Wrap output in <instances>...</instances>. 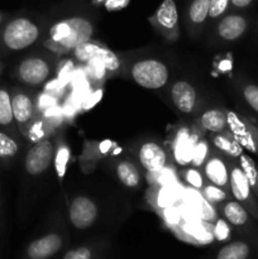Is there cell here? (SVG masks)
<instances>
[{"mask_svg": "<svg viewBox=\"0 0 258 259\" xmlns=\"http://www.w3.org/2000/svg\"><path fill=\"white\" fill-rule=\"evenodd\" d=\"M106 0H93V3L94 4H96V5H99V4H103L104 5V3H105Z\"/></svg>", "mask_w": 258, "mask_h": 259, "instance_id": "obj_41", "label": "cell"}, {"mask_svg": "<svg viewBox=\"0 0 258 259\" xmlns=\"http://www.w3.org/2000/svg\"><path fill=\"white\" fill-rule=\"evenodd\" d=\"M240 168L243 169L244 175L247 176L248 181H249L250 187H255L258 184V171L255 168V164L250 157L245 156V154H240Z\"/></svg>", "mask_w": 258, "mask_h": 259, "instance_id": "obj_24", "label": "cell"}, {"mask_svg": "<svg viewBox=\"0 0 258 259\" xmlns=\"http://www.w3.org/2000/svg\"><path fill=\"white\" fill-rule=\"evenodd\" d=\"M202 192H204V197L207 201L211 202H223L227 199V194L223 191L222 187L215 186V185H207V186L202 187Z\"/></svg>", "mask_w": 258, "mask_h": 259, "instance_id": "obj_30", "label": "cell"}, {"mask_svg": "<svg viewBox=\"0 0 258 259\" xmlns=\"http://www.w3.org/2000/svg\"><path fill=\"white\" fill-rule=\"evenodd\" d=\"M230 190L238 201L247 202L250 199V184L240 167H233L230 172Z\"/></svg>", "mask_w": 258, "mask_h": 259, "instance_id": "obj_14", "label": "cell"}, {"mask_svg": "<svg viewBox=\"0 0 258 259\" xmlns=\"http://www.w3.org/2000/svg\"><path fill=\"white\" fill-rule=\"evenodd\" d=\"M253 0H230V4L234 8H238V9H243V8H247L252 4Z\"/></svg>", "mask_w": 258, "mask_h": 259, "instance_id": "obj_39", "label": "cell"}, {"mask_svg": "<svg viewBox=\"0 0 258 259\" xmlns=\"http://www.w3.org/2000/svg\"><path fill=\"white\" fill-rule=\"evenodd\" d=\"M243 96H244L248 105H249L255 113H258V86L255 85L245 86L244 90H243Z\"/></svg>", "mask_w": 258, "mask_h": 259, "instance_id": "obj_33", "label": "cell"}, {"mask_svg": "<svg viewBox=\"0 0 258 259\" xmlns=\"http://www.w3.org/2000/svg\"><path fill=\"white\" fill-rule=\"evenodd\" d=\"M200 217L204 222L206 223H212L217 222V211L214 210V207L210 205V202L206 199L201 200V207H200Z\"/></svg>", "mask_w": 258, "mask_h": 259, "instance_id": "obj_34", "label": "cell"}, {"mask_svg": "<svg viewBox=\"0 0 258 259\" xmlns=\"http://www.w3.org/2000/svg\"><path fill=\"white\" fill-rule=\"evenodd\" d=\"M223 214L228 223L234 227H242L248 222V212L238 201H229L223 207Z\"/></svg>", "mask_w": 258, "mask_h": 259, "instance_id": "obj_19", "label": "cell"}, {"mask_svg": "<svg viewBox=\"0 0 258 259\" xmlns=\"http://www.w3.org/2000/svg\"><path fill=\"white\" fill-rule=\"evenodd\" d=\"M17 124L14 121L12 106V91L0 86V129L12 133Z\"/></svg>", "mask_w": 258, "mask_h": 259, "instance_id": "obj_15", "label": "cell"}, {"mask_svg": "<svg viewBox=\"0 0 258 259\" xmlns=\"http://www.w3.org/2000/svg\"><path fill=\"white\" fill-rule=\"evenodd\" d=\"M210 0H192L187 15L192 24L200 25L209 18Z\"/></svg>", "mask_w": 258, "mask_h": 259, "instance_id": "obj_22", "label": "cell"}, {"mask_svg": "<svg viewBox=\"0 0 258 259\" xmlns=\"http://www.w3.org/2000/svg\"><path fill=\"white\" fill-rule=\"evenodd\" d=\"M98 218V206L93 200L78 196L71 202L70 220L76 229H88Z\"/></svg>", "mask_w": 258, "mask_h": 259, "instance_id": "obj_6", "label": "cell"}, {"mask_svg": "<svg viewBox=\"0 0 258 259\" xmlns=\"http://www.w3.org/2000/svg\"><path fill=\"white\" fill-rule=\"evenodd\" d=\"M195 144H196L195 139L191 136H189L186 132L179 133L174 146L175 159L180 164L190 163L192 159V152H194Z\"/></svg>", "mask_w": 258, "mask_h": 259, "instance_id": "obj_16", "label": "cell"}, {"mask_svg": "<svg viewBox=\"0 0 258 259\" xmlns=\"http://www.w3.org/2000/svg\"><path fill=\"white\" fill-rule=\"evenodd\" d=\"M12 106L15 124L20 131H25L34 113L32 98L23 91H12Z\"/></svg>", "mask_w": 258, "mask_h": 259, "instance_id": "obj_7", "label": "cell"}, {"mask_svg": "<svg viewBox=\"0 0 258 259\" xmlns=\"http://www.w3.org/2000/svg\"><path fill=\"white\" fill-rule=\"evenodd\" d=\"M51 73V65L45 58L28 57L24 58L17 67V77L23 83L37 86L45 82Z\"/></svg>", "mask_w": 258, "mask_h": 259, "instance_id": "obj_5", "label": "cell"}, {"mask_svg": "<svg viewBox=\"0 0 258 259\" xmlns=\"http://www.w3.org/2000/svg\"><path fill=\"white\" fill-rule=\"evenodd\" d=\"M202 128L212 133H220L227 126V115L219 109H210L202 114L201 119Z\"/></svg>", "mask_w": 258, "mask_h": 259, "instance_id": "obj_18", "label": "cell"}, {"mask_svg": "<svg viewBox=\"0 0 258 259\" xmlns=\"http://www.w3.org/2000/svg\"><path fill=\"white\" fill-rule=\"evenodd\" d=\"M96 56L103 61L108 72H115V71H118L119 68H120V62H119L118 56H116L113 51L108 50V48H104L100 46V48H99L98 51V55Z\"/></svg>", "mask_w": 258, "mask_h": 259, "instance_id": "obj_25", "label": "cell"}, {"mask_svg": "<svg viewBox=\"0 0 258 259\" xmlns=\"http://www.w3.org/2000/svg\"><path fill=\"white\" fill-rule=\"evenodd\" d=\"M212 235L219 242H225L230 237V228L227 220L217 219L214 228H212Z\"/></svg>", "mask_w": 258, "mask_h": 259, "instance_id": "obj_31", "label": "cell"}, {"mask_svg": "<svg viewBox=\"0 0 258 259\" xmlns=\"http://www.w3.org/2000/svg\"><path fill=\"white\" fill-rule=\"evenodd\" d=\"M4 20H5V14L3 12H0V27H2V25H3Z\"/></svg>", "mask_w": 258, "mask_h": 259, "instance_id": "obj_40", "label": "cell"}, {"mask_svg": "<svg viewBox=\"0 0 258 259\" xmlns=\"http://www.w3.org/2000/svg\"><path fill=\"white\" fill-rule=\"evenodd\" d=\"M62 247V239L58 234H47L29 244L27 254L30 259H47L55 255Z\"/></svg>", "mask_w": 258, "mask_h": 259, "instance_id": "obj_9", "label": "cell"}, {"mask_svg": "<svg viewBox=\"0 0 258 259\" xmlns=\"http://www.w3.org/2000/svg\"><path fill=\"white\" fill-rule=\"evenodd\" d=\"M2 71H3V62L2 60H0V75H2Z\"/></svg>", "mask_w": 258, "mask_h": 259, "instance_id": "obj_42", "label": "cell"}, {"mask_svg": "<svg viewBox=\"0 0 258 259\" xmlns=\"http://www.w3.org/2000/svg\"><path fill=\"white\" fill-rule=\"evenodd\" d=\"M94 33V25L88 18L82 15H72L65 18L51 27V42L63 51H71L78 45L91 39Z\"/></svg>", "mask_w": 258, "mask_h": 259, "instance_id": "obj_1", "label": "cell"}, {"mask_svg": "<svg viewBox=\"0 0 258 259\" xmlns=\"http://www.w3.org/2000/svg\"><path fill=\"white\" fill-rule=\"evenodd\" d=\"M99 48H100V46L88 40V42L81 43L77 47L73 48V57L77 62L88 63L91 58L96 57Z\"/></svg>", "mask_w": 258, "mask_h": 259, "instance_id": "obj_23", "label": "cell"}, {"mask_svg": "<svg viewBox=\"0 0 258 259\" xmlns=\"http://www.w3.org/2000/svg\"><path fill=\"white\" fill-rule=\"evenodd\" d=\"M39 33V27L34 20L28 17H15L3 25L0 43L4 50L18 52L34 45Z\"/></svg>", "mask_w": 258, "mask_h": 259, "instance_id": "obj_2", "label": "cell"}, {"mask_svg": "<svg viewBox=\"0 0 258 259\" xmlns=\"http://www.w3.org/2000/svg\"><path fill=\"white\" fill-rule=\"evenodd\" d=\"M116 175H118L119 181L129 189H136L141 184V175L138 169L129 161L119 162L116 166Z\"/></svg>", "mask_w": 258, "mask_h": 259, "instance_id": "obj_17", "label": "cell"}, {"mask_svg": "<svg viewBox=\"0 0 258 259\" xmlns=\"http://www.w3.org/2000/svg\"><path fill=\"white\" fill-rule=\"evenodd\" d=\"M214 143L218 148L224 151L229 156L239 157L242 154V148H240V146L235 141H229V139L224 138V137L218 136L214 138Z\"/></svg>", "mask_w": 258, "mask_h": 259, "instance_id": "obj_26", "label": "cell"}, {"mask_svg": "<svg viewBox=\"0 0 258 259\" xmlns=\"http://www.w3.org/2000/svg\"><path fill=\"white\" fill-rule=\"evenodd\" d=\"M63 259H91V252L88 248H77L66 253Z\"/></svg>", "mask_w": 258, "mask_h": 259, "instance_id": "obj_37", "label": "cell"}, {"mask_svg": "<svg viewBox=\"0 0 258 259\" xmlns=\"http://www.w3.org/2000/svg\"><path fill=\"white\" fill-rule=\"evenodd\" d=\"M55 158V166L57 175L60 177H63L65 176L66 167H67L68 163V158H70V151H68L67 147L61 146L60 149L57 151V153H56Z\"/></svg>", "mask_w": 258, "mask_h": 259, "instance_id": "obj_29", "label": "cell"}, {"mask_svg": "<svg viewBox=\"0 0 258 259\" xmlns=\"http://www.w3.org/2000/svg\"><path fill=\"white\" fill-rule=\"evenodd\" d=\"M185 180H186L187 184L190 186H192L194 189H202L204 187V181H202V176L200 175L199 171H196L195 168L187 169L186 174H185Z\"/></svg>", "mask_w": 258, "mask_h": 259, "instance_id": "obj_35", "label": "cell"}, {"mask_svg": "<svg viewBox=\"0 0 258 259\" xmlns=\"http://www.w3.org/2000/svg\"><path fill=\"white\" fill-rule=\"evenodd\" d=\"M139 162L148 172H159L166 167L167 153L159 144L147 142L139 149Z\"/></svg>", "mask_w": 258, "mask_h": 259, "instance_id": "obj_8", "label": "cell"}, {"mask_svg": "<svg viewBox=\"0 0 258 259\" xmlns=\"http://www.w3.org/2000/svg\"><path fill=\"white\" fill-rule=\"evenodd\" d=\"M249 245L244 242H233L225 245L218 253V259H248Z\"/></svg>", "mask_w": 258, "mask_h": 259, "instance_id": "obj_21", "label": "cell"}, {"mask_svg": "<svg viewBox=\"0 0 258 259\" xmlns=\"http://www.w3.org/2000/svg\"><path fill=\"white\" fill-rule=\"evenodd\" d=\"M191 234L194 235V237H196L197 239L202 240V242H209V240H211V238H212L211 230L207 229L206 224L192 225Z\"/></svg>", "mask_w": 258, "mask_h": 259, "instance_id": "obj_36", "label": "cell"}, {"mask_svg": "<svg viewBox=\"0 0 258 259\" xmlns=\"http://www.w3.org/2000/svg\"><path fill=\"white\" fill-rule=\"evenodd\" d=\"M19 146L12 133L0 129V161L9 162L17 157Z\"/></svg>", "mask_w": 258, "mask_h": 259, "instance_id": "obj_20", "label": "cell"}, {"mask_svg": "<svg viewBox=\"0 0 258 259\" xmlns=\"http://www.w3.org/2000/svg\"><path fill=\"white\" fill-rule=\"evenodd\" d=\"M247 29V20L238 14H229L218 24V34L225 40H235Z\"/></svg>", "mask_w": 258, "mask_h": 259, "instance_id": "obj_12", "label": "cell"}, {"mask_svg": "<svg viewBox=\"0 0 258 259\" xmlns=\"http://www.w3.org/2000/svg\"><path fill=\"white\" fill-rule=\"evenodd\" d=\"M55 157V148L50 139H40L30 147L24 159L25 171L30 176H39L48 169Z\"/></svg>", "mask_w": 258, "mask_h": 259, "instance_id": "obj_4", "label": "cell"}, {"mask_svg": "<svg viewBox=\"0 0 258 259\" xmlns=\"http://www.w3.org/2000/svg\"><path fill=\"white\" fill-rule=\"evenodd\" d=\"M154 24L158 25L162 30L166 32H172L176 30L177 24H179V10L175 0H163L156 13L152 17Z\"/></svg>", "mask_w": 258, "mask_h": 259, "instance_id": "obj_11", "label": "cell"}, {"mask_svg": "<svg viewBox=\"0 0 258 259\" xmlns=\"http://www.w3.org/2000/svg\"><path fill=\"white\" fill-rule=\"evenodd\" d=\"M205 175L212 185L219 187H225L229 182V172L227 164L219 157H211L205 163Z\"/></svg>", "mask_w": 258, "mask_h": 259, "instance_id": "obj_13", "label": "cell"}, {"mask_svg": "<svg viewBox=\"0 0 258 259\" xmlns=\"http://www.w3.org/2000/svg\"><path fill=\"white\" fill-rule=\"evenodd\" d=\"M230 4V0H210L209 17L215 19L224 14L228 10Z\"/></svg>", "mask_w": 258, "mask_h": 259, "instance_id": "obj_32", "label": "cell"}, {"mask_svg": "<svg viewBox=\"0 0 258 259\" xmlns=\"http://www.w3.org/2000/svg\"><path fill=\"white\" fill-rule=\"evenodd\" d=\"M171 98L174 105L181 113H191L196 105V91L186 81H177L171 89Z\"/></svg>", "mask_w": 258, "mask_h": 259, "instance_id": "obj_10", "label": "cell"}, {"mask_svg": "<svg viewBox=\"0 0 258 259\" xmlns=\"http://www.w3.org/2000/svg\"><path fill=\"white\" fill-rule=\"evenodd\" d=\"M132 78L144 89H161L168 81V70L157 60H142L132 66Z\"/></svg>", "mask_w": 258, "mask_h": 259, "instance_id": "obj_3", "label": "cell"}, {"mask_svg": "<svg viewBox=\"0 0 258 259\" xmlns=\"http://www.w3.org/2000/svg\"><path fill=\"white\" fill-rule=\"evenodd\" d=\"M86 65H88L89 75H90V77L95 81L103 80V78L105 77L106 72H108L105 65H104V62L98 57V56L94 58H91V60L89 61Z\"/></svg>", "mask_w": 258, "mask_h": 259, "instance_id": "obj_27", "label": "cell"}, {"mask_svg": "<svg viewBox=\"0 0 258 259\" xmlns=\"http://www.w3.org/2000/svg\"><path fill=\"white\" fill-rule=\"evenodd\" d=\"M131 3V0H106L104 3V7L109 12H116V10H121L126 8Z\"/></svg>", "mask_w": 258, "mask_h": 259, "instance_id": "obj_38", "label": "cell"}, {"mask_svg": "<svg viewBox=\"0 0 258 259\" xmlns=\"http://www.w3.org/2000/svg\"><path fill=\"white\" fill-rule=\"evenodd\" d=\"M207 154H209V146L205 141H200L195 144L194 152H192V164L195 167H200L207 158Z\"/></svg>", "mask_w": 258, "mask_h": 259, "instance_id": "obj_28", "label": "cell"}]
</instances>
